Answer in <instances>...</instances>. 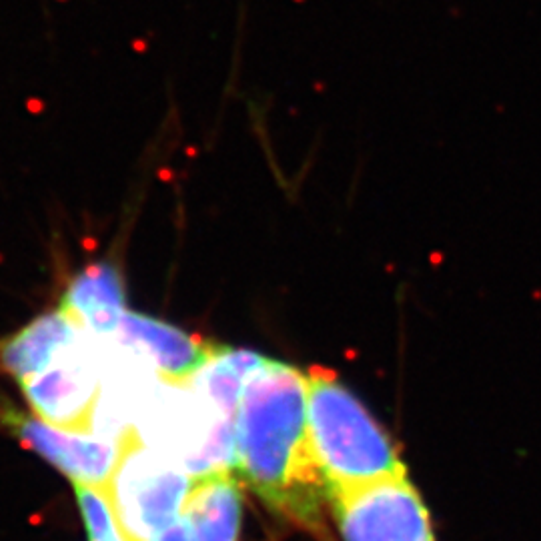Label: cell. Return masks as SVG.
I'll return each instance as SVG.
<instances>
[{"label": "cell", "mask_w": 541, "mask_h": 541, "mask_svg": "<svg viewBox=\"0 0 541 541\" xmlns=\"http://www.w3.org/2000/svg\"><path fill=\"white\" fill-rule=\"evenodd\" d=\"M305 371L275 359L247 379L235 423V465L253 491L291 523L321 533L327 487L307 425Z\"/></svg>", "instance_id": "6da1fadb"}, {"label": "cell", "mask_w": 541, "mask_h": 541, "mask_svg": "<svg viewBox=\"0 0 541 541\" xmlns=\"http://www.w3.org/2000/svg\"><path fill=\"white\" fill-rule=\"evenodd\" d=\"M309 441L329 499L389 477L407 475L391 437L335 373L307 371Z\"/></svg>", "instance_id": "7a4b0ae2"}, {"label": "cell", "mask_w": 541, "mask_h": 541, "mask_svg": "<svg viewBox=\"0 0 541 541\" xmlns=\"http://www.w3.org/2000/svg\"><path fill=\"white\" fill-rule=\"evenodd\" d=\"M191 481L177 459L147 445L137 429L122 431L108 489L122 541H151L179 521Z\"/></svg>", "instance_id": "3957f363"}, {"label": "cell", "mask_w": 541, "mask_h": 541, "mask_svg": "<svg viewBox=\"0 0 541 541\" xmlns=\"http://www.w3.org/2000/svg\"><path fill=\"white\" fill-rule=\"evenodd\" d=\"M343 541H435L429 509L407 475L329 499Z\"/></svg>", "instance_id": "277c9868"}, {"label": "cell", "mask_w": 541, "mask_h": 541, "mask_svg": "<svg viewBox=\"0 0 541 541\" xmlns=\"http://www.w3.org/2000/svg\"><path fill=\"white\" fill-rule=\"evenodd\" d=\"M92 339L82 331L48 367L18 383L32 413L52 427L92 433L102 389V363Z\"/></svg>", "instance_id": "5b68a950"}, {"label": "cell", "mask_w": 541, "mask_h": 541, "mask_svg": "<svg viewBox=\"0 0 541 541\" xmlns=\"http://www.w3.org/2000/svg\"><path fill=\"white\" fill-rule=\"evenodd\" d=\"M0 427L8 429L18 441L44 457L74 485L110 489L118 463V439L110 441L94 433H72L48 425L36 415L0 407Z\"/></svg>", "instance_id": "8992f818"}, {"label": "cell", "mask_w": 541, "mask_h": 541, "mask_svg": "<svg viewBox=\"0 0 541 541\" xmlns=\"http://www.w3.org/2000/svg\"><path fill=\"white\" fill-rule=\"evenodd\" d=\"M110 341L141 359L143 365H151L157 377L173 387H185L221 347L201 335L128 309Z\"/></svg>", "instance_id": "52a82bcc"}, {"label": "cell", "mask_w": 541, "mask_h": 541, "mask_svg": "<svg viewBox=\"0 0 541 541\" xmlns=\"http://www.w3.org/2000/svg\"><path fill=\"white\" fill-rule=\"evenodd\" d=\"M60 307L88 335L110 341L126 313L120 270L108 261L86 265L68 283Z\"/></svg>", "instance_id": "ba28073f"}, {"label": "cell", "mask_w": 541, "mask_h": 541, "mask_svg": "<svg viewBox=\"0 0 541 541\" xmlns=\"http://www.w3.org/2000/svg\"><path fill=\"white\" fill-rule=\"evenodd\" d=\"M82 331L60 305L38 315L16 333L0 339V373L10 375L18 383L40 373Z\"/></svg>", "instance_id": "9c48e42d"}, {"label": "cell", "mask_w": 541, "mask_h": 541, "mask_svg": "<svg viewBox=\"0 0 541 541\" xmlns=\"http://www.w3.org/2000/svg\"><path fill=\"white\" fill-rule=\"evenodd\" d=\"M181 517L197 541H239L241 489L231 469L195 477Z\"/></svg>", "instance_id": "30bf717a"}, {"label": "cell", "mask_w": 541, "mask_h": 541, "mask_svg": "<svg viewBox=\"0 0 541 541\" xmlns=\"http://www.w3.org/2000/svg\"><path fill=\"white\" fill-rule=\"evenodd\" d=\"M265 359L267 357L255 351L221 345L219 351L195 373V377L185 387L191 389L215 413L237 423L239 401L245 383L263 365Z\"/></svg>", "instance_id": "8fae6325"}, {"label": "cell", "mask_w": 541, "mask_h": 541, "mask_svg": "<svg viewBox=\"0 0 541 541\" xmlns=\"http://www.w3.org/2000/svg\"><path fill=\"white\" fill-rule=\"evenodd\" d=\"M74 491L90 541H122L108 491L88 485H74Z\"/></svg>", "instance_id": "7c38bea8"}, {"label": "cell", "mask_w": 541, "mask_h": 541, "mask_svg": "<svg viewBox=\"0 0 541 541\" xmlns=\"http://www.w3.org/2000/svg\"><path fill=\"white\" fill-rule=\"evenodd\" d=\"M151 541H197V539H195V535H193L189 523L181 517V519L175 521L171 527H167V529H163L161 533H157Z\"/></svg>", "instance_id": "4fadbf2b"}]
</instances>
